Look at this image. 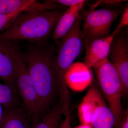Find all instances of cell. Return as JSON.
<instances>
[{"label": "cell", "instance_id": "8", "mask_svg": "<svg viewBox=\"0 0 128 128\" xmlns=\"http://www.w3.org/2000/svg\"><path fill=\"white\" fill-rule=\"evenodd\" d=\"M14 41L0 39V79L6 84L15 86V51L18 48Z\"/></svg>", "mask_w": 128, "mask_h": 128}, {"label": "cell", "instance_id": "12", "mask_svg": "<svg viewBox=\"0 0 128 128\" xmlns=\"http://www.w3.org/2000/svg\"><path fill=\"white\" fill-rule=\"evenodd\" d=\"M3 117L0 128H32V118L28 115L23 106L4 109Z\"/></svg>", "mask_w": 128, "mask_h": 128}, {"label": "cell", "instance_id": "9", "mask_svg": "<svg viewBox=\"0 0 128 128\" xmlns=\"http://www.w3.org/2000/svg\"><path fill=\"white\" fill-rule=\"evenodd\" d=\"M114 36L112 33L106 38L84 41L86 50L84 64L87 68L93 67L97 64L108 58L110 46Z\"/></svg>", "mask_w": 128, "mask_h": 128}, {"label": "cell", "instance_id": "16", "mask_svg": "<svg viewBox=\"0 0 128 128\" xmlns=\"http://www.w3.org/2000/svg\"><path fill=\"white\" fill-rule=\"evenodd\" d=\"M0 104L5 109L22 106L16 88L0 82Z\"/></svg>", "mask_w": 128, "mask_h": 128}, {"label": "cell", "instance_id": "24", "mask_svg": "<svg viewBox=\"0 0 128 128\" xmlns=\"http://www.w3.org/2000/svg\"><path fill=\"white\" fill-rule=\"evenodd\" d=\"M76 128H92L91 126L89 124H82L80 126H78Z\"/></svg>", "mask_w": 128, "mask_h": 128}, {"label": "cell", "instance_id": "17", "mask_svg": "<svg viewBox=\"0 0 128 128\" xmlns=\"http://www.w3.org/2000/svg\"><path fill=\"white\" fill-rule=\"evenodd\" d=\"M23 11H18L9 14H0V31L6 30L13 23L17 17Z\"/></svg>", "mask_w": 128, "mask_h": 128}, {"label": "cell", "instance_id": "10", "mask_svg": "<svg viewBox=\"0 0 128 128\" xmlns=\"http://www.w3.org/2000/svg\"><path fill=\"white\" fill-rule=\"evenodd\" d=\"M61 7L51 0L41 3L34 0H0V14H11L18 11L57 10Z\"/></svg>", "mask_w": 128, "mask_h": 128}, {"label": "cell", "instance_id": "19", "mask_svg": "<svg viewBox=\"0 0 128 128\" xmlns=\"http://www.w3.org/2000/svg\"><path fill=\"white\" fill-rule=\"evenodd\" d=\"M84 0H54L53 2L62 5L64 6H70L82 2Z\"/></svg>", "mask_w": 128, "mask_h": 128}, {"label": "cell", "instance_id": "3", "mask_svg": "<svg viewBox=\"0 0 128 128\" xmlns=\"http://www.w3.org/2000/svg\"><path fill=\"white\" fill-rule=\"evenodd\" d=\"M82 18L79 15L68 32L61 38L57 55L54 58V65L60 102L68 104L70 96L65 76L74 60L79 55L84 39L81 30Z\"/></svg>", "mask_w": 128, "mask_h": 128}, {"label": "cell", "instance_id": "1", "mask_svg": "<svg viewBox=\"0 0 128 128\" xmlns=\"http://www.w3.org/2000/svg\"><path fill=\"white\" fill-rule=\"evenodd\" d=\"M24 55L38 99L40 120L59 98L54 65V46L33 44Z\"/></svg>", "mask_w": 128, "mask_h": 128}, {"label": "cell", "instance_id": "18", "mask_svg": "<svg viewBox=\"0 0 128 128\" xmlns=\"http://www.w3.org/2000/svg\"><path fill=\"white\" fill-rule=\"evenodd\" d=\"M128 25V6L125 7L124 10L122 14L121 20L120 22L117 26L116 28L115 29L112 33L114 35H116L119 32H120L122 28Z\"/></svg>", "mask_w": 128, "mask_h": 128}, {"label": "cell", "instance_id": "22", "mask_svg": "<svg viewBox=\"0 0 128 128\" xmlns=\"http://www.w3.org/2000/svg\"><path fill=\"white\" fill-rule=\"evenodd\" d=\"M124 0H100L96 2V3H95L93 6H92V9L93 8H95L96 6L100 4L101 3H105L106 5H116L118 4H120L121 2H124Z\"/></svg>", "mask_w": 128, "mask_h": 128}, {"label": "cell", "instance_id": "23", "mask_svg": "<svg viewBox=\"0 0 128 128\" xmlns=\"http://www.w3.org/2000/svg\"><path fill=\"white\" fill-rule=\"evenodd\" d=\"M3 112H4V110L2 109V105L0 104V124L1 122L2 117H3Z\"/></svg>", "mask_w": 128, "mask_h": 128}, {"label": "cell", "instance_id": "5", "mask_svg": "<svg viewBox=\"0 0 128 128\" xmlns=\"http://www.w3.org/2000/svg\"><path fill=\"white\" fill-rule=\"evenodd\" d=\"M15 86L23 108L35 122L40 120L38 99L24 55L18 47L15 51Z\"/></svg>", "mask_w": 128, "mask_h": 128}, {"label": "cell", "instance_id": "15", "mask_svg": "<svg viewBox=\"0 0 128 128\" xmlns=\"http://www.w3.org/2000/svg\"><path fill=\"white\" fill-rule=\"evenodd\" d=\"M64 115L60 102L53 106L39 121L35 123L32 128H59Z\"/></svg>", "mask_w": 128, "mask_h": 128}, {"label": "cell", "instance_id": "4", "mask_svg": "<svg viewBox=\"0 0 128 128\" xmlns=\"http://www.w3.org/2000/svg\"><path fill=\"white\" fill-rule=\"evenodd\" d=\"M93 68L101 93L114 114L116 128L124 112L121 102L122 85L119 76L108 58L97 64Z\"/></svg>", "mask_w": 128, "mask_h": 128}, {"label": "cell", "instance_id": "11", "mask_svg": "<svg viewBox=\"0 0 128 128\" xmlns=\"http://www.w3.org/2000/svg\"><path fill=\"white\" fill-rule=\"evenodd\" d=\"M105 102L101 92L96 86L92 85L78 108V114L82 124L90 125L96 108Z\"/></svg>", "mask_w": 128, "mask_h": 128}, {"label": "cell", "instance_id": "6", "mask_svg": "<svg viewBox=\"0 0 128 128\" xmlns=\"http://www.w3.org/2000/svg\"><path fill=\"white\" fill-rule=\"evenodd\" d=\"M122 12L110 9H92L86 12L81 30L84 41L109 36L112 24Z\"/></svg>", "mask_w": 128, "mask_h": 128}, {"label": "cell", "instance_id": "14", "mask_svg": "<svg viewBox=\"0 0 128 128\" xmlns=\"http://www.w3.org/2000/svg\"><path fill=\"white\" fill-rule=\"evenodd\" d=\"M90 125L92 128H115V117L106 102L96 108Z\"/></svg>", "mask_w": 128, "mask_h": 128}, {"label": "cell", "instance_id": "7", "mask_svg": "<svg viewBox=\"0 0 128 128\" xmlns=\"http://www.w3.org/2000/svg\"><path fill=\"white\" fill-rule=\"evenodd\" d=\"M121 30L114 36L108 58L119 76L122 94L126 95L128 92V36Z\"/></svg>", "mask_w": 128, "mask_h": 128}, {"label": "cell", "instance_id": "21", "mask_svg": "<svg viewBox=\"0 0 128 128\" xmlns=\"http://www.w3.org/2000/svg\"><path fill=\"white\" fill-rule=\"evenodd\" d=\"M116 128H128V110L124 111L122 117Z\"/></svg>", "mask_w": 128, "mask_h": 128}, {"label": "cell", "instance_id": "13", "mask_svg": "<svg viewBox=\"0 0 128 128\" xmlns=\"http://www.w3.org/2000/svg\"><path fill=\"white\" fill-rule=\"evenodd\" d=\"M86 0L70 6L60 18L53 32L52 37L54 41L61 38L70 29Z\"/></svg>", "mask_w": 128, "mask_h": 128}, {"label": "cell", "instance_id": "2", "mask_svg": "<svg viewBox=\"0 0 128 128\" xmlns=\"http://www.w3.org/2000/svg\"><path fill=\"white\" fill-rule=\"evenodd\" d=\"M63 14L60 9L22 12L0 34V39L26 40L37 42L44 41L51 34Z\"/></svg>", "mask_w": 128, "mask_h": 128}, {"label": "cell", "instance_id": "20", "mask_svg": "<svg viewBox=\"0 0 128 128\" xmlns=\"http://www.w3.org/2000/svg\"><path fill=\"white\" fill-rule=\"evenodd\" d=\"M64 118L62 121L59 128H72L71 124V115L70 110L64 116Z\"/></svg>", "mask_w": 128, "mask_h": 128}]
</instances>
